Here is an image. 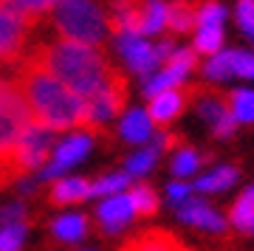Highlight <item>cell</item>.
Here are the masks:
<instances>
[{
  "instance_id": "obj_9",
  "label": "cell",
  "mask_w": 254,
  "mask_h": 251,
  "mask_svg": "<svg viewBox=\"0 0 254 251\" xmlns=\"http://www.w3.org/2000/svg\"><path fill=\"white\" fill-rule=\"evenodd\" d=\"M119 54L125 57L130 71L141 76H150L161 65L155 57V45H150V40L144 37H119Z\"/></svg>"
},
{
  "instance_id": "obj_22",
  "label": "cell",
  "mask_w": 254,
  "mask_h": 251,
  "mask_svg": "<svg viewBox=\"0 0 254 251\" xmlns=\"http://www.w3.org/2000/svg\"><path fill=\"white\" fill-rule=\"evenodd\" d=\"M167 31V3H141V37Z\"/></svg>"
},
{
  "instance_id": "obj_25",
  "label": "cell",
  "mask_w": 254,
  "mask_h": 251,
  "mask_svg": "<svg viewBox=\"0 0 254 251\" xmlns=\"http://www.w3.org/2000/svg\"><path fill=\"white\" fill-rule=\"evenodd\" d=\"M198 54H209L218 57L220 48H223V26L215 28H198V37H195V45H192Z\"/></svg>"
},
{
  "instance_id": "obj_37",
  "label": "cell",
  "mask_w": 254,
  "mask_h": 251,
  "mask_svg": "<svg viewBox=\"0 0 254 251\" xmlns=\"http://www.w3.org/2000/svg\"><path fill=\"white\" fill-rule=\"evenodd\" d=\"M23 203H9V206L0 209V223L3 226H11V223H23Z\"/></svg>"
},
{
  "instance_id": "obj_4",
  "label": "cell",
  "mask_w": 254,
  "mask_h": 251,
  "mask_svg": "<svg viewBox=\"0 0 254 251\" xmlns=\"http://www.w3.org/2000/svg\"><path fill=\"white\" fill-rule=\"evenodd\" d=\"M31 125H34V116L28 110L26 99L17 85L9 82L0 90V161H6L14 153V147Z\"/></svg>"
},
{
  "instance_id": "obj_31",
  "label": "cell",
  "mask_w": 254,
  "mask_h": 251,
  "mask_svg": "<svg viewBox=\"0 0 254 251\" xmlns=\"http://www.w3.org/2000/svg\"><path fill=\"white\" fill-rule=\"evenodd\" d=\"M26 243V223H11L0 229V251H20Z\"/></svg>"
},
{
  "instance_id": "obj_30",
  "label": "cell",
  "mask_w": 254,
  "mask_h": 251,
  "mask_svg": "<svg viewBox=\"0 0 254 251\" xmlns=\"http://www.w3.org/2000/svg\"><path fill=\"white\" fill-rule=\"evenodd\" d=\"M178 85H181L178 76L161 71V73H155V76H150V79L144 82V96L155 99V96H161V93H167V90H175Z\"/></svg>"
},
{
  "instance_id": "obj_19",
  "label": "cell",
  "mask_w": 254,
  "mask_h": 251,
  "mask_svg": "<svg viewBox=\"0 0 254 251\" xmlns=\"http://www.w3.org/2000/svg\"><path fill=\"white\" fill-rule=\"evenodd\" d=\"M88 229H91V223L85 215H63L51 223V234L65 243H76L82 237H88Z\"/></svg>"
},
{
  "instance_id": "obj_24",
  "label": "cell",
  "mask_w": 254,
  "mask_h": 251,
  "mask_svg": "<svg viewBox=\"0 0 254 251\" xmlns=\"http://www.w3.org/2000/svg\"><path fill=\"white\" fill-rule=\"evenodd\" d=\"M195 65H198V54H195V48H178V51L164 63V71L173 73V76H178V79L184 82V76H187Z\"/></svg>"
},
{
  "instance_id": "obj_2",
  "label": "cell",
  "mask_w": 254,
  "mask_h": 251,
  "mask_svg": "<svg viewBox=\"0 0 254 251\" xmlns=\"http://www.w3.org/2000/svg\"><path fill=\"white\" fill-rule=\"evenodd\" d=\"M14 85L26 99L28 110L34 116V125L46 127L51 133H65V130L88 133L91 105L76 96L71 88H65L57 76H51L48 71L31 63H20L17 73H14Z\"/></svg>"
},
{
  "instance_id": "obj_8",
  "label": "cell",
  "mask_w": 254,
  "mask_h": 251,
  "mask_svg": "<svg viewBox=\"0 0 254 251\" xmlns=\"http://www.w3.org/2000/svg\"><path fill=\"white\" fill-rule=\"evenodd\" d=\"M192 93L198 96V102H195L198 116L203 119V122H209L215 138H229V135L235 133L237 122H235V116H232V108H229V96H220V93L203 88V85H195Z\"/></svg>"
},
{
  "instance_id": "obj_32",
  "label": "cell",
  "mask_w": 254,
  "mask_h": 251,
  "mask_svg": "<svg viewBox=\"0 0 254 251\" xmlns=\"http://www.w3.org/2000/svg\"><path fill=\"white\" fill-rule=\"evenodd\" d=\"M223 17H226V9H223L220 3H200V6H198V20H195V26H198V28L223 26Z\"/></svg>"
},
{
  "instance_id": "obj_20",
  "label": "cell",
  "mask_w": 254,
  "mask_h": 251,
  "mask_svg": "<svg viewBox=\"0 0 254 251\" xmlns=\"http://www.w3.org/2000/svg\"><path fill=\"white\" fill-rule=\"evenodd\" d=\"M198 6L195 3H167V28L175 34H187L195 28Z\"/></svg>"
},
{
  "instance_id": "obj_16",
  "label": "cell",
  "mask_w": 254,
  "mask_h": 251,
  "mask_svg": "<svg viewBox=\"0 0 254 251\" xmlns=\"http://www.w3.org/2000/svg\"><path fill=\"white\" fill-rule=\"evenodd\" d=\"M85 197H91V184L85 178H60L48 192V203L51 206H71V203H82Z\"/></svg>"
},
{
  "instance_id": "obj_14",
  "label": "cell",
  "mask_w": 254,
  "mask_h": 251,
  "mask_svg": "<svg viewBox=\"0 0 254 251\" xmlns=\"http://www.w3.org/2000/svg\"><path fill=\"white\" fill-rule=\"evenodd\" d=\"M178 217H181L184 223L198 226V229H206V232H212V234H223L226 232V220H223V215L215 212V209H209L203 200H190V203H184V206L178 209Z\"/></svg>"
},
{
  "instance_id": "obj_39",
  "label": "cell",
  "mask_w": 254,
  "mask_h": 251,
  "mask_svg": "<svg viewBox=\"0 0 254 251\" xmlns=\"http://www.w3.org/2000/svg\"><path fill=\"white\" fill-rule=\"evenodd\" d=\"M9 82H14V79H3V76H0V90L6 88V85H9Z\"/></svg>"
},
{
  "instance_id": "obj_15",
  "label": "cell",
  "mask_w": 254,
  "mask_h": 251,
  "mask_svg": "<svg viewBox=\"0 0 254 251\" xmlns=\"http://www.w3.org/2000/svg\"><path fill=\"white\" fill-rule=\"evenodd\" d=\"M93 138H96V135H91V133H73V135H68L65 141H60L54 147V161H51V164H57L60 170H68L71 164H76L79 158H85V155L91 153Z\"/></svg>"
},
{
  "instance_id": "obj_17",
  "label": "cell",
  "mask_w": 254,
  "mask_h": 251,
  "mask_svg": "<svg viewBox=\"0 0 254 251\" xmlns=\"http://www.w3.org/2000/svg\"><path fill=\"white\" fill-rule=\"evenodd\" d=\"M122 138L130 144H144L153 138V122L147 116V110H127L122 116Z\"/></svg>"
},
{
  "instance_id": "obj_29",
  "label": "cell",
  "mask_w": 254,
  "mask_h": 251,
  "mask_svg": "<svg viewBox=\"0 0 254 251\" xmlns=\"http://www.w3.org/2000/svg\"><path fill=\"white\" fill-rule=\"evenodd\" d=\"M155 158H158V147H150V150H141V153H136V155H130L127 158V175L133 178V175H144V172H150L153 170V164H155Z\"/></svg>"
},
{
  "instance_id": "obj_7",
  "label": "cell",
  "mask_w": 254,
  "mask_h": 251,
  "mask_svg": "<svg viewBox=\"0 0 254 251\" xmlns=\"http://www.w3.org/2000/svg\"><path fill=\"white\" fill-rule=\"evenodd\" d=\"M127 96H130V88H127V76L122 71L113 73V79H110L108 90L96 96L91 105V127H88V133L96 135L102 127L108 125L110 119H116L125 113V105H127Z\"/></svg>"
},
{
  "instance_id": "obj_3",
  "label": "cell",
  "mask_w": 254,
  "mask_h": 251,
  "mask_svg": "<svg viewBox=\"0 0 254 251\" xmlns=\"http://www.w3.org/2000/svg\"><path fill=\"white\" fill-rule=\"evenodd\" d=\"M48 17H51V26L57 28L60 37L82 43V45L99 48L105 43V37L110 34L108 11H105V6H96V3L63 0V3H54Z\"/></svg>"
},
{
  "instance_id": "obj_28",
  "label": "cell",
  "mask_w": 254,
  "mask_h": 251,
  "mask_svg": "<svg viewBox=\"0 0 254 251\" xmlns=\"http://www.w3.org/2000/svg\"><path fill=\"white\" fill-rule=\"evenodd\" d=\"M170 167H173V175H175V178H190V175H195V172H198L200 155L195 153V150H190V147H181V150L173 155Z\"/></svg>"
},
{
  "instance_id": "obj_1",
  "label": "cell",
  "mask_w": 254,
  "mask_h": 251,
  "mask_svg": "<svg viewBox=\"0 0 254 251\" xmlns=\"http://www.w3.org/2000/svg\"><path fill=\"white\" fill-rule=\"evenodd\" d=\"M23 63H31L48 71L85 102H93L96 96H102L108 90L113 73L119 71L102 54V48L73 43L65 37H51V40L34 43Z\"/></svg>"
},
{
  "instance_id": "obj_36",
  "label": "cell",
  "mask_w": 254,
  "mask_h": 251,
  "mask_svg": "<svg viewBox=\"0 0 254 251\" xmlns=\"http://www.w3.org/2000/svg\"><path fill=\"white\" fill-rule=\"evenodd\" d=\"M167 197H170V203L184 206V203H190L192 200V187L190 184H184V181H173V184L167 187Z\"/></svg>"
},
{
  "instance_id": "obj_13",
  "label": "cell",
  "mask_w": 254,
  "mask_h": 251,
  "mask_svg": "<svg viewBox=\"0 0 254 251\" xmlns=\"http://www.w3.org/2000/svg\"><path fill=\"white\" fill-rule=\"evenodd\" d=\"M108 9L110 34L141 37V3H110Z\"/></svg>"
},
{
  "instance_id": "obj_34",
  "label": "cell",
  "mask_w": 254,
  "mask_h": 251,
  "mask_svg": "<svg viewBox=\"0 0 254 251\" xmlns=\"http://www.w3.org/2000/svg\"><path fill=\"white\" fill-rule=\"evenodd\" d=\"M229 63H232V76L254 79V54H249V51H229Z\"/></svg>"
},
{
  "instance_id": "obj_12",
  "label": "cell",
  "mask_w": 254,
  "mask_h": 251,
  "mask_svg": "<svg viewBox=\"0 0 254 251\" xmlns=\"http://www.w3.org/2000/svg\"><path fill=\"white\" fill-rule=\"evenodd\" d=\"M119 251H192L184 240L175 234L164 232V229H150V232H138L122 246Z\"/></svg>"
},
{
  "instance_id": "obj_38",
  "label": "cell",
  "mask_w": 254,
  "mask_h": 251,
  "mask_svg": "<svg viewBox=\"0 0 254 251\" xmlns=\"http://www.w3.org/2000/svg\"><path fill=\"white\" fill-rule=\"evenodd\" d=\"M14 73H17V71H14V68H6V65L0 63V76H3V79H11Z\"/></svg>"
},
{
  "instance_id": "obj_18",
  "label": "cell",
  "mask_w": 254,
  "mask_h": 251,
  "mask_svg": "<svg viewBox=\"0 0 254 251\" xmlns=\"http://www.w3.org/2000/svg\"><path fill=\"white\" fill-rule=\"evenodd\" d=\"M229 220L243 234H254V187H249L229 209Z\"/></svg>"
},
{
  "instance_id": "obj_21",
  "label": "cell",
  "mask_w": 254,
  "mask_h": 251,
  "mask_svg": "<svg viewBox=\"0 0 254 251\" xmlns=\"http://www.w3.org/2000/svg\"><path fill=\"white\" fill-rule=\"evenodd\" d=\"M235 181H237V170L226 164V167H215L209 175H200V178L195 181V187H198L200 192H223V189H229Z\"/></svg>"
},
{
  "instance_id": "obj_5",
  "label": "cell",
  "mask_w": 254,
  "mask_h": 251,
  "mask_svg": "<svg viewBox=\"0 0 254 251\" xmlns=\"http://www.w3.org/2000/svg\"><path fill=\"white\" fill-rule=\"evenodd\" d=\"M37 28V23L26 20L23 14L11 9V3H0V63L6 68L17 71L20 63L31 51V31Z\"/></svg>"
},
{
  "instance_id": "obj_6",
  "label": "cell",
  "mask_w": 254,
  "mask_h": 251,
  "mask_svg": "<svg viewBox=\"0 0 254 251\" xmlns=\"http://www.w3.org/2000/svg\"><path fill=\"white\" fill-rule=\"evenodd\" d=\"M54 147H57V133H51L40 125L28 127L26 135L14 147V153L9 155V170L14 175V181L23 178L26 172L37 170V167H43L48 161V155L54 153Z\"/></svg>"
},
{
  "instance_id": "obj_33",
  "label": "cell",
  "mask_w": 254,
  "mask_h": 251,
  "mask_svg": "<svg viewBox=\"0 0 254 251\" xmlns=\"http://www.w3.org/2000/svg\"><path fill=\"white\" fill-rule=\"evenodd\" d=\"M206 79L218 82V79H232V63H229V51H220L218 57H212L203 68Z\"/></svg>"
},
{
  "instance_id": "obj_23",
  "label": "cell",
  "mask_w": 254,
  "mask_h": 251,
  "mask_svg": "<svg viewBox=\"0 0 254 251\" xmlns=\"http://www.w3.org/2000/svg\"><path fill=\"white\" fill-rule=\"evenodd\" d=\"M130 203H133V212L138 217H150L158 212V195H155V189H150L147 184H138L133 187L130 192Z\"/></svg>"
},
{
  "instance_id": "obj_35",
  "label": "cell",
  "mask_w": 254,
  "mask_h": 251,
  "mask_svg": "<svg viewBox=\"0 0 254 251\" xmlns=\"http://www.w3.org/2000/svg\"><path fill=\"white\" fill-rule=\"evenodd\" d=\"M235 20L243 28V34L254 43V0H243L235 6Z\"/></svg>"
},
{
  "instance_id": "obj_26",
  "label": "cell",
  "mask_w": 254,
  "mask_h": 251,
  "mask_svg": "<svg viewBox=\"0 0 254 251\" xmlns=\"http://www.w3.org/2000/svg\"><path fill=\"white\" fill-rule=\"evenodd\" d=\"M229 108L235 122H254V90H232Z\"/></svg>"
},
{
  "instance_id": "obj_11",
  "label": "cell",
  "mask_w": 254,
  "mask_h": 251,
  "mask_svg": "<svg viewBox=\"0 0 254 251\" xmlns=\"http://www.w3.org/2000/svg\"><path fill=\"white\" fill-rule=\"evenodd\" d=\"M192 93V88H175V90H167L161 96L150 99V110H147V116L150 122L158 127H167L170 122L181 116V110L187 108V96Z\"/></svg>"
},
{
  "instance_id": "obj_10",
  "label": "cell",
  "mask_w": 254,
  "mask_h": 251,
  "mask_svg": "<svg viewBox=\"0 0 254 251\" xmlns=\"http://www.w3.org/2000/svg\"><path fill=\"white\" fill-rule=\"evenodd\" d=\"M96 217H99V226L105 234H119L136 217L133 203H130V195H113L108 200H102L99 209H96Z\"/></svg>"
},
{
  "instance_id": "obj_27",
  "label": "cell",
  "mask_w": 254,
  "mask_h": 251,
  "mask_svg": "<svg viewBox=\"0 0 254 251\" xmlns=\"http://www.w3.org/2000/svg\"><path fill=\"white\" fill-rule=\"evenodd\" d=\"M127 184H130V175L127 172H113V175H105V178L93 181L91 184V197H113L119 195L122 189H127Z\"/></svg>"
}]
</instances>
